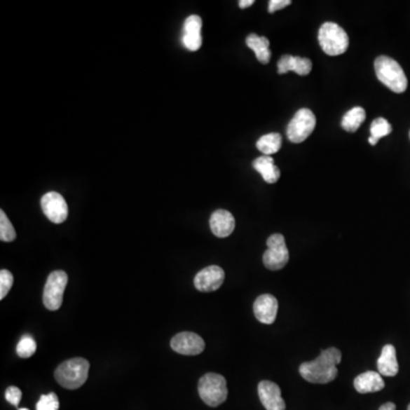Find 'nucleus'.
I'll return each mask as SVG.
<instances>
[{
  "mask_svg": "<svg viewBox=\"0 0 410 410\" xmlns=\"http://www.w3.org/2000/svg\"><path fill=\"white\" fill-rule=\"evenodd\" d=\"M255 318L266 325H271L276 320L278 301L271 294L260 295L253 304Z\"/></svg>",
  "mask_w": 410,
  "mask_h": 410,
  "instance_id": "4468645a",
  "label": "nucleus"
},
{
  "mask_svg": "<svg viewBox=\"0 0 410 410\" xmlns=\"http://www.w3.org/2000/svg\"><path fill=\"white\" fill-rule=\"evenodd\" d=\"M397 407H395V404L393 402H386V404H382L381 406L380 409L378 410H395Z\"/></svg>",
  "mask_w": 410,
  "mask_h": 410,
  "instance_id": "7c9ffc66",
  "label": "nucleus"
},
{
  "mask_svg": "<svg viewBox=\"0 0 410 410\" xmlns=\"http://www.w3.org/2000/svg\"><path fill=\"white\" fill-rule=\"evenodd\" d=\"M392 127L389 121L384 118H377L371 122V137L368 139V143L371 146H375L377 142L383 138V137L388 136L391 134Z\"/></svg>",
  "mask_w": 410,
  "mask_h": 410,
  "instance_id": "5701e85b",
  "label": "nucleus"
},
{
  "mask_svg": "<svg viewBox=\"0 0 410 410\" xmlns=\"http://www.w3.org/2000/svg\"><path fill=\"white\" fill-rule=\"evenodd\" d=\"M198 395L210 407H218L227 399L226 378L216 373H207L198 382Z\"/></svg>",
  "mask_w": 410,
  "mask_h": 410,
  "instance_id": "39448f33",
  "label": "nucleus"
},
{
  "mask_svg": "<svg viewBox=\"0 0 410 410\" xmlns=\"http://www.w3.org/2000/svg\"><path fill=\"white\" fill-rule=\"evenodd\" d=\"M253 4H254V0H240L238 5H240V8H247V7L252 6Z\"/></svg>",
  "mask_w": 410,
  "mask_h": 410,
  "instance_id": "c756f323",
  "label": "nucleus"
},
{
  "mask_svg": "<svg viewBox=\"0 0 410 410\" xmlns=\"http://www.w3.org/2000/svg\"><path fill=\"white\" fill-rule=\"evenodd\" d=\"M18 410H29V409H27V408H20V409H18Z\"/></svg>",
  "mask_w": 410,
  "mask_h": 410,
  "instance_id": "2f4dec72",
  "label": "nucleus"
},
{
  "mask_svg": "<svg viewBox=\"0 0 410 410\" xmlns=\"http://www.w3.org/2000/svg\"><path fill=\"white\" fill-rule=\"evenodd\" d=\"M14 277L11 271L3 269L0 271V300H3L7 294L9 289H12Z\"/></svg>",
  "mask_w": 410,
  "mask_h": 410,
  "instance_id": "bb28decb",
  "label": "nucleus"
},
{
  "mask_svg": "<svg viewBox=\"0 0 410 410\" xmlns=\"http://www.w3.org/2000/svg\"><path fill=\"white\" fill-rule=\"evenodd\" d=\"M315 128L316 116L313 111L309 109H301L289 121L286 135L292 143L300 144L313 134Z\"/></svg>",
  "mask_w": 410,
  "mask_h": 410,
  "instance_id": "423d86ee",
  "label": "nucleus"
},
{
  "mask_svg": "<svg viewBox=\"0 0 410 410\" xmlns=\"http://www.w3.org/2000/svg\"><path fill=\"white\" fill-rule=\"evenodd\" d=\"M355 389L364 395V393H373L384 389L385 383L383 381L382 375L376 371H366L355 377L353 382Z\"/></svg>",
  "mask_w": 410,
  "mask_h": 410,
  "instance_id": "f3484780",
  "label": "nucleus"
},
{
  "mask_svg": "<svg viewBox=\"0 0 410 410\" xmlns=\"http://www.w3.org/2000/svg\"><path fill=\"white\" fill-rule=\"evenodd\" d=\"M5 398L8 401L9 404L18 407L22 399L21 390L16 388V386H9L8 389L6 390V393H5Z\"/></svg>",
  "mask_w": 410,
  "mask_h": 410,
  "instance_id": "cd10ccee",
  "label": "nucleus"
},
{
  "mask_svg": "<svg viewBox=\"0 0 410 410\" xmlns=\"http://www.w3.org/2000/svg\"><path fill=\"white\" fill-rule=\"evenodd\" d=\"M41 209L45 216L54 222V224H62L65 221L69 214L67 200H64L61 194L56 191H49L41 198Z\"/></svg>",
  "mask_w": 410,
  "mask_h": 410,
  "instance_id": "1a4fd4ad",
  "label": "nucleus"
},
{
  "mask_svg": "<svg viewBox=\"0 0 410 410\" xmlns=\"http://www.w3.org/2000/svg\"><path fill=\"white\" fill-rule=\"evenodd\" d=\"M224 280L225 271L218 266H210L195 276L194 285L200 292H213L220 289Z\"/></svg>",
  "mask_w": 410,
  "mask_h": 410,
  "instance_id": "9b49d317",
  "label": "nucleus"
},
{
  "mask_svg": "<svg viewBox=\"0 0 410 410\" xmlns=\"http://www.w3.org/2000/svg\"><path fill=\"white\" fill-rule=\"evenodd\" d=\"M267 251L262 258L264 267L269 271H280L285 267L289 260V253L284 236L282 234L271 235L267 240Z\"/></svg>",
  "mask_w": 410,
  "mask_h": 410,
  "instance_id": "6e6552de",
  "label": "nucleus"
},
{
  "mask_svg": "<svg viewBox=\"0 0 410 410\" xmlns=\"http://www.w3.org/2000/svg\"><path fill=\"white\" fill-rule=\"evenodd\" d=\"M282 147V136L277 132L264 135L257 142V149L264 153L266 156H271V154L280 151Z\"/></svg>",
  "mask_w": 410,
  "mask_h": 410,
  "instance_id": "4be33fe9",
  "label": "nucleus"
},
{
  "mask_svg": "<svg viewBox=\"0 0 410 410\" xmlns=\"http://www.w3.org/2000/svg\"><path fill=\"white\" fill-rule=\"evenodd\" d=\"M16 238V231L9 221L6 213L0 211V240L3 242H13Z\"/></svg>",
  "mask_w": 410,
  "mask_h": 410,
  "instance_id": "393cba45",
  "label": "nucleus"
},
{
  "mask_svg": "<svg viewBox=\"0 0 410 410\" xmlns=\"http://www.w3.org/2000/svg\"><path fill=\"white\" fill-rule=\"evenodd\" d=\"M409 137H410V132H409Z\"/></svg>",
  "mask_w": 410,
  "mask_h": 410,
  "instance_id": "72a5a7b5",
  "label": "nucleus"
},
{
  "mask_svg": "<svg viewBox=\"0 0 410 410\" xmlns=\"http://www.w3.org/2000/svg\"><path fill=\"white\" fill-rule=\"evenodd\" d=\"M246 45L254 52L257 60L261 64H268L271 61V52L269 49L271 41L266 36L251 34L246 38Z\"/></svg>",
  "mask_w": 410,
  "mask_h": 410,
  "instance_id": "aec40b11",
  "label": "nucleus"
},
{
  "mask_svg": "<svg viewBox=\"0 0 410 410\" xmlns=\"http://www.w3.org/2000/svg\"><path fill=\"white\" fill-rule=\"evenodd\" d=\"M67 280H69L67 273L63 271H53L49 275L43 295V304L47 309L55 311L61 308Z\"/></svg>",
  "mask_w": 410,
  "mask_h": 410,
  "instance_id": "0eeeda50",
  "label": "nucleus"
},
{
  "mask_svg": "<svg viewBox=\"0 0 410 410\" xmlns=\"http://www.w3.org/2000/svg\"><path fill=\"white\" fill-rule=\"evenodd\" d=\"M210 228L213 235L220 238H225L234 231V216L227 210H217L210 218Z\"/></svg>",
  "mask_w": 410,
  "mask_h": 410,
  "instance_id": "dca6fc26",
  "label": "nucleus"
},
{
  "mask_svg": "<svg viewBox=\"0 0 410 410\" xmlns=\"http://www.w3.org/2000/svg\"><path fill=\"white\" fill-rule=\"evenodd\" d=\"M318 41L322 50L329 56L344 54L349 48V36L343 27L333 22H326L320 27Z\"/></svg>",
  "mask_w": 410,
  "mask_h": 410,
  "instance_id": "20e7f679",
  "label": "nucleus"
},
{
  "mask_svg": "<svg viewBox=\"0 0 410 410\" xmlns=\"http://www.w3.org/2000/svg\"><path fill=\"white\" fill-rule=\"evenodd\" d=\"M253 168L258 171L268 184H275L278 182L280 177V168L277 167L271 156H260L253 161Z\"/></svg>",
  "mask_w": 410,
  "mask_h": 410,
  "instance_id": "6ab92c4d",
  "label": "nucleus"
},
{
  "mask_svg": "<svg viewBox=\"0 0 410 410\" xmlns=\"http://www.w3.org/2000/svg\"><path fill=\"white\" fill-rule=\"evenodd\" d=\"M342 360V353L336 348L324 350L313 362H303L299 371L304 380L315 384H326L337 376V364Z\"/></svg>",
  "mask_w": 410,
  "mask_h": 410,
  "instance_id": "f257e3e1",
  "label": "nucleus"
},
{
  "mask_svg": "<svg viewBox=\"0 0 410 410\" xmlns=\"http://www.w3.org/2000/svg\"><path fill=\"white\" fill-rule=\"evenodd\" d=\"M202 18L198 15H191L186 18L182 29V41L186 49L196 52L202 46Z\"/></svg>",
  "mask_w": 410,
  "mask_h": 410,
  "instance_id": "ddd939ff",
  "label": "nucleus"
},
{
  "mask_svg": "<svg viewBox=\"0 0 410 410\" xmlns=\"http://www.w3.org/2000/svg\"><path fill=\"white\" fill-rule=\"evenodd\" d=\"M259 398L267 410H285V401L282 400V392L276 383L262 381L258 386Z\"/></svg>",
  "mask_w": 410,
  "mask_h": 410,
  "instance_id": "f8f14e48",
  "label": "nucleus"
},
{
  "mask_svg": "<svg viewBox=\"0 0 410 410\" xmlns=\"http://www.w3.org/2000/svg\"><path fill=\"white\" fill-rule=\"evenodd\" d=\"M291 4V0H271V1H269L268 11H269L271 14H273V13L277 12V11H280V9L289 6Z\"/></svg>",
  "mask_w": 410,
  "mask_h": 410,
  "instance_id": "c85d7f7f",
  "label": "nucleus"
},
{
  "mask_svg": "<svg viewBox=\"0 0 410 410\" xmlns=\"http://www.w3.org/2000/svg\"><path fill=\"white\" fill-rule=\"evenodd\" d=\"M173 351L185 355H196L205 349L204 340L200 335L191 332H182L175 335L170 342Z\"/></svg>",
  "mask_w": 410,
  "mask_h": 410,
  "instance_id": "9d476101",
  "label": "nucleus"
},
{
  "mask_svg": "<svg viewBox=\"0 0 410 410\" xmlns=\"http://www.w3.org/2000/svg\"><path fill=\"white\" fill-rule=\"evenodd\" d=\"M407 410H410V404H409V406H408V409Z\"/></svg>",
  "mask_w": 410,
  "mask_h": 410,
  "instance_id": "473e14b6",
  "label": "nucleus"
},
{
  "mask_svg": "<svg viewBox=\"0 0 410 410\" xmlns=\"http://www.w3.org/2000/svg\"><path fill=\"white\" fill-rule=\"evenodd\" d=\"M377 367L383 376L393 377L398 374L399 364L397 360V351L392 344H386L383 348L381 357L377 360Z\"/></svg>",
  "mask_w": 410,
  "mask_h": 410,
  "instance_id": "a211bd4d",
  "label": "nucleus"
},
{
  "mask_svg": "<svg viewBox=\"0 0 410 410\" xmlns=\"http://www.w3.org/2000/svg\"><path fill=\"white\" fill-rule=\"evenodd\" d=\"M89 362L83 358H73L62 362L56 371L55 378L65 389L76 390L85 384L88 378Z\"/></svg>",
  "mask_w": 410,
  "mask_h": 410,
  "instance_id": "7ed1b4c3",
  "label": "nucleus"
},
{
  "mask_svg": "<svg viewBox=\"0 0 410 410\" xmlns=\"http://www.w3.org/2000/svg\"><path fill=\"white\" fill-rule=\"evenodd\" d=\"M374 67L377 79L385 87L397 94H402L406 91L408 87L407 76L395 60L389 56H378L375 60Z\"/></svg>",
  "mask_w": 410,
  "mask_h": 410,
  "instance_id": "f03ea898",
  "label": "nucleus"
},
{
  "mask_svg": "<svg viewBox=\"0 0 410 410\" xmlns=\"http://www.w3.org/2000/svg\"><path fill=\"white\" fill-rule=\"evenodd\" d=\"M278 67V74H285V73L293 71L299 76H308L313 69V62L309 58L299 57V56H292V55H282L280 61L277 63Z\"/></svg>",
  "mask_w": 410,
  "mask_h": 410,
  "instance_id": "2eb2a0df",
  "label": "nucleus"
},
{
  "mask_svg": "<svg viewBox=\"0 0 410 410\" xmlns=\"http://www.w3.org/2000/svg\"><path fill=\"white\" fill-rule=\"evenodd\" d=\"M36 410H58L60 409V400L54 392L48 395H43L40 397L39 401L36 402Z\"/></svg>",
  "mask_w": 410,
  "mask_h": 410,
  "instance_id": "a878e982",
  "label": "nucleus"
},
{
  "mask_svg": "<svg viewBox=\"0 0 410 410\" xmlns=\"http://www.w3.org/2000/svg\"><path fill=\"white\" fill-rule=\"evenodd\" d=\"M364 120H366L364 109L360 107H353V109H350L349 112L346 113V116L342 118L341 125L348 132H355Z\"/></svg>",
  "mask_w": 410,
  "mask_h": 410,
  "instance_id": "412c9836",
  "label": "nucleus"
},
{
  "mask_svg": "<svg viewBox=\"0 0 410 410\" xmlns=\"http://www.w3.org/2000/svg\"><path fill=\"white\" fill-rule=\"evenodd\" d=\"M36 350V343L31 335H23L16 346V353L21 358H30L34 355Z\"/></svg>",
  "mask_w": 410,
  "mask_h": 410,
  "instance_id": "b1692460",
  "label": "nucleus"
}]
</instances>
